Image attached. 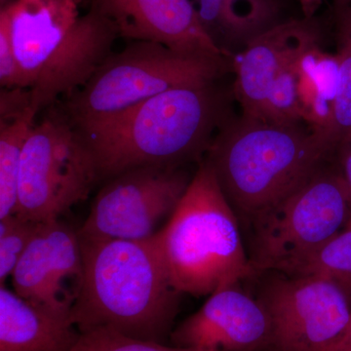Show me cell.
Instances as JSON below:
<instances>
[{
  "mask_svg": "<svg viewBox=\"0 0 351 351\" xmlns=\"http://www.w3.org/2000/svg\"><path fill=\"white\" fill-rule=\"evenodd\" d=\"M232 96L217 82L177 88L76 128L93 152L100 182L143 166L182 167L204 158L232 117Z\"/></svg>",
  "mask_w": 351,
  "mask_h": 351,
  "instance_id": "obj_1",
  "label": "cell"
},
{
  "mask_svg": "<svg viewBox=\"0 0 351 351\" xmlns=\"http://www.w3.org/2000/svg\"><path fill=\"white\" fill-rule=\"evenodd\" d=\"M84 278L71 319L80 334L108 329L162 343L171 335L180 295L154 237L82 239Z\"/></svg>",
  "mask_w": 351,
  "mask_h": 351,
  "instance_id": "obj_2",
  "label": "cell"
},
{
  "mask_svg": "<svg viewBox=\"0 0 351 351\" xmlns=\"http://www.w3.org/2000/svg\"><path fill=\"white\" fill-rule=\"evenodd\" d=\"M332 152L299 124L230 117L205 154L235 213L252 221L292 195L325 167Z\"/></svg>",
  "mask_w": 351,
  "mask_h": 351,
  "instance_id": "obj_3",
  "label": "cell"
},
{
  "mask_svg": "<svg viewBox=\"0 0 351 351\" xmlns=\"http://www.w3.org/2000/svg\"><path fill=\"white\" fill-rule=\"evenodd\" d=\"M82 0H13L1 7L22 71L39 110L80 89L112 53L119 38L108 18Z\"/></svg>",
  "mask_w": 351,
  "mask_h": 351,
  "instance_id": "obj_4",
  "label": "cell"
},
{
  "mask_svg": "<svg viewBox=\"0 0 351 351\" xmlns=\"http://www.w3.org/2000/svg\"><path fill=\"white\" fill-rule=\"evenodd\" d=\"M239 217L202 159L169 221L156 232L171 283L181 294L211 295L258 276Z\"/></svg>",
  "mask_w": 351,
  "mask_h": 351,
  "instance_id": "obj_5",
  "label": "cell"
},
{
  "mask_svg": "<svg viewBox=\"0 0 351 351\" xmlns=\"http://www.w3.org/2000/svg\"><path fill=\"white\" fill-rule=\"evenodd\" d=\"M232 69V61L226 55L181 52L160 43L132 41L112 53L60 108L73 125L82 127L170 90L217 82Z\"/></svg>",
  "mask_w": 351,
  "mask_h": 351,
  "instance_id": "obj_6",
  "label": "cell"
},
{
  "mask_svg": "<svg viewBox=\"0 0 351 351\" xmlns=\"http://www.w3.org/2000/svg\"><path fill=\"white\" fill-rule=\"evenodd\" d=\"M99 182L86 140L62 108L52 106L25 143L15 215L39 223L61 219Z\"/></svg>",
  "mask_w": 351,
  "mask_h": 351,
  "instance_id": "obj_7",
  "label": "cell"
},
{
  "mask_svg": "<svg viewBox=\"0 0 351 351\" xmlns=\"http://www.w3.org/2000/svg\"><path fill=\"white\" fill-rule=\"evenodd\" d=\"M351 217L343 175L329 167L252 221L250 261L258 274L276 271L339 233Z\"/></svg>",
  "mask_w": 351,
  "mask_h": 351,
  "instance_id": "obj_8",
  "label": "cell"
},
{
  "mask_svg": "<svg viewBox=\"0 0 351 351\" xmlns=\"http://www.w3.org/2000/svg\"><path fill=\"white\" fill-rule=\"evenodd\" d=\"M191 179L182 167L143 166L110 178L78 230L82 239L143 240L171 217Z\"/></svg>",
  "mask_w": 351,
  "mask_h": 351,
  "instance_id": "obj_9",
  "label": "cell"
},
{
  "mask_svg": "<svg viewBox=\"0 0 351 351\" xmlns=\"http://www.w3.org/2000/svg\"><path fill=\"white\" fill-rule=\"evenodd\" d=\"M258 300L269 314L276 351H327L350 324L348 295L323 277L279 274Z\"/></svg>",
  "mask_w": 351,
  "mask_h": 351,
  "instance_id": "obj_10",
  "label": "cell"
},
{
  "mask_svg": "<svg viewBox=\"0 0 351 351\" xmlns=\"http://www.w3.org/2000/svg\"><path fill=\"white\" fill-rule=\"evenodd\" d=\"M11 278L27 302L71 317L84 278L78 230L62 219L40 223Z\"/></svg>",
  "mask_w": 351,
  "mask_h": 351,
  "instance_id": "obj_11",
  "label": "cell"
},
{
  "mask_svg": "<svg viewBox=\"0 0 351 351\" xmlns=\"http://www.w3.org/2000/svg\"><path fill=\"white\" fill-rule=\"evenodd\" d=\"M91 7L112 23L119 38L230 56L208 34L191 0H91Z\"/></svg>",
  "mask_w": 351,
  "mask_h": 351,
  "instance_id": "obj_12",
  "label": "cell"
},
{
  "mask_svg": "<svg viewBox=\"0 0 351 351\" xmlns=\"http://www.w3.org/2000/svg\"><path fill=\"white\" fill-rule=\"evenodd\" d=\"M170 339L184 348L253 351L271 345V325L262 302L234 286L209 295Z\"/></svg>",
  "mask_w": 351,
  "mask_h": 351,
  "instance_id": "obj_13",
  "label": "cell"
},
{
  "mask_svg": "<svg viewBox=\"0 0 351 351\" xmlns=\"http://www.w3.org/2000/svg\"><path fill=\"white\" fill-rule=\"evenodd\" d=\"M321 39L315 17L280 22L252 39L233 58V95L244 117L261 119L272 83L286 64L306 46Z\"/></svg>",
  "mask_w": 351,
  "mask_h": 351,
  "instance_id": "obj_14",
  "label": "cell"
},
{
  "mask_svg": "<svg viewBox=\"0 0 351 351\" xmlns=\"http://www.w3.org/2000/svg\"><path fill=\"white\" fill-rule=\"evenodd\" d=\"M80 338L71 317L49 313L0 286V351H71Z\"/></svg>",
  "mask_w": 351,
  "mask_h": 351,
  "instance_id": "obj_15",
  "label": "cell"
},
{
  "mask_svg": "<svg viewBox=\"0 0 351 351\" xmlns=\"http://www.w3.org/2000/svg\"><path fill=\"white\" fill-rule=\"evenodd\" d=\"M295 69L302 121L328 145L338 93V60L336 55L323 51L319 39L302 51Z\"/></svg>",
  "mask_w": 351,
  "mask_h": 351,
  "instance_id": "obj_16",
  "label": "cell"
},
{
  "mask_svg": "<svg viewBox=\"0 0 351 351\" xmlns=\"http://www.w3.org/2000/svg\"><path fill=\"white\" fill-rule=\"evenodd\" d=\"M195 7L218 46L219 41L245 46L280 23V1L277 0H197Z\"/></svg>",
  "mask_w": 351,
  "mask_h": 351,
  "instance_id": "obj_17",
  "label": "cell"
},
{
  "mask_svg": "<svg viewBox=\"0 0 351 351\" xmlns=\"http://www.w3.org/2000/svg\"><path fill=\"white\" fill-rule=\"evenodd\" d=\"M38 112L31 108L14 119L0 120V219L16 214L23 151Z\"/></svg>",
  "mask_w": 351,
  "mask_h": 351,
  "instance_id": "obj_18",
  "label": "cell"
},
{
  "mask_svg": "<svg viewBox=\"0 0 351 351\" xmlns=\"http://www.w3.org/2000/svg\"><path fill=\"white\" fill-rule=\"evenodd\" d=\"M339 86L327 143L332 154L351 147V6L334 13Z\"/></svg>",
  "mask_w": 351,
  "mask_h": 351,
  "instance_id": "obj_19",
  "label": "cell"
},
{
  "mask_svg": "<svg viewBox=\"0 0 351 351\" xmlns=\"http://www.w3.org/2000/svg\"><path fill=\"white\" fill-rule=\"evenodd\" d=\"M274 272L288 276H319L351 293V226L317 249Z\"/></svg>",
  "mask_w": 351,
  "mask_h": 351,
  "instance_id": "obj_20",
  "label": "cell"
},
{
  "mask_svg": "<svg viewBox=\"0 0 351 351\" xmlns=\"http://www.w3.org/2000/svg\"><path fill=\"white\" fill-rule=\"evenodd\" d=\"M299 55L286 64L276 76L263 104L260 119L281 125H292L302 121L295 69Z\"/></svg>",
  "mask_w": 351,
  "mask_h": 351,
  "instance_id": "obj_21",
  "label": "cell"
},
{
  "mask_svg": "<svg viewBox=\"0 0 351 351\" xmlns=\"http://www.w3.org/2000/svg\"><path fill=\"white\" fill-rule=\"evenodd\" d=\"M40 223L27 221L13 215L0 219V286H3L8 277L20 262Z\"/></svg>",
  "mask_w": 351,
  "mask_h": 351,
  "instance_id": "obj_22",
  "label": "cell"
},
{
  "mask_svg": "<svg viewBox=\"0 0 351 351\" xmlns=\"http://www.w3.org/2000/svg\"><path fill=\"white\" fill-rule=\"evenodd\" d=\"M71 351H226L207 348L167 346L157 341L124 336L108 329H96L80 334V341Z\"/></svg>",
  "mask_w": 351,
  "mask_h": 351,
  "instance_id": "obj_23",
  "label": "cell"
},
{
  "mask_svg": "<svg viewBox=\"0 0 351 351\" xmlns=\"http://www.w3.org/2000/svg\"><path fill=\"white\" fill-rule=\"evenodd\" d=\"M0 84L1 88L23 87L22 71L9 31L5 13L0 11Z\"/></svg>",
  "mask_w": 351,
  "mask_h": 351,
  "instance_id": "obj_24",
  "label": "cell"
},
{
  "mask_svg": "<svg viewBox=\"0 0 351 351\" xmlns=\"http://www.w3.org/2000/svg\"><path fill=\"white\" fill-rule=\"evenodd\" d=\"M31 108L36 107L29 88H2L0 93V120L14 119Z\"/></svg>",
  "mask_w": 351,
  "mask_h": 351,
  "instance_id": "obj_25",
  "label": "cell"
},
{
  "mask_svg": "<svg viewBox=\"0 0 351 351\" xmlns=\"http://www.w3.org/2000/svg\"><path fill=\"white\" fill-rule=\"evenodd\" d=\"M302 16L307 19L315 17L316 13L322 5L323 0H299Z\"/></svg>",
  "mask_w": 351,
  "mask_h": 351,
  "instance_id": "obj_26",
  "label": "cell"
},
{
  "mask_svg": "<svg viewBox=\"0 0 351 351\" xmlns=\"http://www.w3.org/2000/svg\"><path fill=\"white\" fill-rule=\"evenodd\" d=\"M351 345V321L350 326H348V330H346L345 334L341 336V338L337 341L335 345H332L331 348H329L327 351L335 350V348H341V346H346Z\"/></svg>",
  "mask_w": 351,
  "mask_h": 351,
  "instance_id": "obj_27",
  "label": "cell"
},
{
  "mask_svg": "<svg viewBox=\"0 0 351 351\" xmlns=\"http://www.w3.org/2000/svg\"><path fill=\"white\" fill-rule=\"evenodd\" d=\"M351 6V0H332V12L337 13Z\"/></svg>",
  "mask_w": 351,
  "mask_h": 351,
  "instance_id": "obj_28",
  "label": "cell"
},
{
  "mask_svg": "<svg viewBox=\"0 0 351 351\" xmlns=\"http://www.w3.org/2000/svg\"><path fill=\"white\" fill-rule=\"evenodd\" d=\"M329 351H351V345L341 346V348H335V350Z\"/></svg>",
  "mask_w": 351,
  "mask_h": 351,
  "instance_id": "obj_29",
  "label": "cell"
},
{
  "mask_svg": "<svg viewBox=\"0 0 351 351\" xmlns=\"http://www.w3.org/2000/svg\"><path fill=\"white\" fill-rule=\"evenodd\" d=\"M13 0H0V4H1V7L6 6L7 4L10 3V2H12Z\"/></svg>",
  "mask_w": 351,
  "mask_h": 351,
  "instance_id": "obj_30",
  "label": "cell"
},
{
  "mask_svg": "<svg viewBox=\"0 0 351 351\" xmlns=\"http://www.w3.org/2000/svg\"><path fill=\"white\" fill-rule=\"evenodd\" d=\"M277 1H280V0H277Z\"/></svg>",
  "mask_w": 351,
  "mask_h": 351,
  "instance_id": "obj_31",
  "label": "cell"
}]
</instances>
